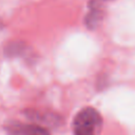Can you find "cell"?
Here are the masks:
<instances>
[{
  "instance_id": "cell-1",
  "label": "cell",
  "mask_w": 135,
  "mask_h": 135,
  "mask_svg": "<svg viewBox=\"0 0 135 135\" xmlns=\"http://www.w3.org/2000/svg\"><path fill=\"white\" fill-rule=\"evenodd\" d=\"M102 126V118L94 108L80 110L73 120L74 135H98Z\"/></svg>"
},
{
  "instance_id": "cell-2",
  "label": "cell",
  "mask_w": 135,
  "mask_h": 135,
  "mask_svg": "<svg viewBox=\"0 0 135 135\" xmlns=\"http://www.w3.org/2000/svg\"><path fill=\"white\" fill-rule=\"evenodd\" d=\"M7 135H51L50 132L39 124L11 121L4 127Z\"/></svg>"
},
{
  "instance_id": "cell-3",
  "label": "cell",
  "mask_w": 135,
  "mask_h": 135,
  "mask_svg": "<svg viewBox=\"0 0 135 135\" xmlns=\"http://www.w3.org/2000/svg\"><path fill=\"white\" fill-rule=\"evenodd\" d=\"M102 19V9L100 5L94 0L90 4V12L85 17V24L90 28H95Z\"/></svg>"
},
{
  "instance_id": "cell-4",
  "label": "cell",
  "mask_w": 135,
  "mask_h": 135,
  "mask_svg": "<svg viewBox=\"0 0 135 135\" xmlns=\"http://www.w3.org/2000/svg\"><path fill=\"white\" fill-rule=\"evenodd\" d=\"M25 51V46L21 42H12L6 45L5 54L7 56H20Z\"/></svg>"
}]
</instances>
